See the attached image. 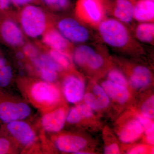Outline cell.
I'll list each match as a JSON object with an SVG mask.
<instances>
[{
  "label": "cell",
  "mask_w": 154,
  "mask_h": 154,
  "mask_svg": "<svg viewBox=\"0 0 154 154\" xmlns=\"http://www.w3.org/2000/svg\"><path fill=\"white\" fill-rule=\"evenodd\" d=\"M96 28L102 41L113 49L129 51L143 49L126 25L115 18L106 17Z\"/></svg>",
  "instance_id": "cell-1"
},
{
  "label": "cell",
  "mask_w": 154,
  "mask_h": 154,
  "mask_svg": "<svg viewBox=\"0 0 154 154\" xmlns=\"http://www.w3.org/2000/svg\"><path fill=\"white\" fill-rule=\"evenodd\" d=\"M19 20L24 33L31 38L43 35L49 28L45 12L39 7L28 5L20 12Z\"/></svg>",
  "instance_id": "cell-2"
},
{
  "label": "cell",
  "mask_w": 154,
  "mask_h": 154,
  "mask_svg": "<svg viewBox=\"0 0 154 154\" xmlns=\"http://www.w3.org/2000/svg\"><path fill=\"white\" fill-rule=\"evenodd\" d=\"M75 11L80 21L96 28L107 17L106 2L105 0H78Z\"/></svg>",
  "instance_id": "cell-3"
},
{
  "label": "cell",
  "mask_w": 154,
  "mask_h": 154,
  "mask_svg": "<svg viewBox=\"0 0 154 154\" xmlns=\"http://www.w3.org/2000/svg\"><path fill=\"white\" fill-rule=\"evenodd\" d=\"M59 31L71 43H84L91 40L92 33L88 25L79 19L66 17L57 23Z\"/></svg>",
  "instance_id": "cell-4"
},
{
  "label": "cell",
  "mask_w": 154,
  "mask_h": 154,
  "mask_svg": "<svg viewBox=\"0 0 154 154\" xmlns=\"http://www.w3.org/2000/svg\"><path fill=\"white\" fill-rule=\"evenodd\" d=\"M98 49L91 45H81L73 49V59L79 66L98 69L103 66L105 60Z\"/></svg>",
  "instance_id": "cell-5"
},
{
  "label": "cell",
  "mask_w": 154,
  "mask_h": 154,
  "mask_svg": "<svg viewBox=\"0 0 154 154\" xmlns=\"http://www.w3.org/2000/svg\"><path fill=\"white\" fill-rule=\"evenodd\" d=\"M30 107L24 103H14L4 99L0 93V120L5 123L18 121L28 117Z\"/></svg>",
  "instance_id": "cell-6"
},
{
  "label": "cell",
  "mask_w": 154,
  "mask_h": 154,
  "mask_svg": "<svg viewBox=\"0 0 154 154\" xmlns=\"http://www.w3.org/2000/svg\"><path fill=\"white\" fill-rule=\"evenodd\" d=\"M0 39L6 44L13 46L22 45L25 41L21 28L12 19L2 15L1 11Z\"/></svg>",
  "instance_id": "cell-7"
},
{
  "label": "cell",
  "mask_w": 154,
  "mask_h": 154,
  "mask_svg": "<svg viewBox=\"0 0 154 154\" xmlns=\"http://www.w3.org/2000/svg\"><path fill=\"white\" fill-rule=\"evenodd\" d=\"M30 94L34 101L46 105L55 104L60 96L57 88L47 82L35 83L31 88Z\"/></svg>",
  "instance_id": "cell-8"
},
{
  "label": "cell",
  "mask_w": 154,
  "mask_h": 154,
  "mask_svg": "<svg viewBox=\"0 0 154 154\" xmlns=\"http://www.w3.org/2000/svg\"><path fill=\"white\" fill-rule=\"evenodd\" d=\"M42 42L51 49L61 51L71 56L73 50L72 43L57 29L48 28L43 34Z\"/></svg>",
  "instance_id": "cell-9"
},
{
  "label": "cell",
  "mask_w": 154,
  "mask_h": 154,
  "mask_svg": "<svg viewBox=\"0 0 154 154\" xmlns=\"http://www.w3.org/2000/svg\"><path fill=\"white\" fill-rule=\"evenodd\" d=\"M134 3L131 0H115L111 6H107V13L125 25H129L134 21Z\"/></svg>",
  "instance_id": "cell-10"
},
{
  "label": "cell",
  "mask_w": 154,
  "mask_h": 154,
  "mask_svg": "<svg viewBox=\"0 0 154 154\" xmlns=\"http://www.w3.org/2000/svg\"><path fill=\"white\" fill-rule=\"evenodd\" d=\"M6 128L9 133L18 141L25 146H30L35 141L36 136L33 129L26 122L18 121L11 122Z\"/></svg>",
  "instance_id": "cell-11"
},
{
  "label": "cell",
  "mask_w": 154,
  "mask_h": 154,
  "mask_svg": "<svg viewBox=\"0 0 154 154\" xmlns=\"http://www.w3.org/2000/svg\"><path fill=\"white\" fill-rule=\"evenodd\" d=\"M63 92L68 102L72 103L79 102L85 94L84 83L75 76H69L64 81Z\"/></svg>",
  "instance_id": "cell-12"
},
{
  "label": "cell",
  "mask_w": 154,
  "mask_h": 154,
  "mask_svg": "<svg viewBox=\"0 0 154 154\" xmlns=\"http://www.w3.org/2000/svg\"><path fill=\"white\" fill-rule=\"evenodd\" d=\"M66 119L65 110L58 109L45 114L42 120V126L46 131L56 132L63 128Z\"/></svg>",
  "instance_id": "cell-13"
},
{
  "label": "cell",
  "mask_w": 154,
  "mask_h": 154,
  "mask_svg": "<svg viewBox=\"0 0 154 154\" xmlns=\"http://www.w3.org/2000/svg\"><path fill=\"white\" fill-rule=\"evenodd\" d=\"M56 143L61 151L75 153L86 146L87 142L81 137L66 135L59 137Z\"/></svg>",
  "instance_id": "cell-14"
},
{
  "label": "cell",
  "mask_w": 154,
  "mask_h": 154,
  "mask_svg": "<svg viewBox=\"0 0 154 154\" xmlns=\"http://www.w3.org/2000/svg\"><path fill=\"white\" fill-rule=\"evenodd\" d=\"M133 19L139 22H154V0H140L135 3Z\"/></svg>",
  "instance_id": "cell-15"
},
{
  "label": "cell",
  "mask_w": 154,
  "mask_h": 154,
  "mask_svg": "<svg viewBox=\"0 0 154 154\" xmlns=\"http://www.w3.org/2000/svg\"><path fill=\"white\" fill-rule=\"evenodd\" d=\"M102 87L108 97L119 103H124L129 99V91L125 86L106 81L102 83Z\"/></svg>",
  "instance_id": "cell-16"
},
{
  "label": "cell",
  "mask_w": 154,
  "mask_h": 154,
  "mask_svg": "<svg viewBox=\"0 0 154 154\" xmlns=\"http://www.w3.org/2000/svg\"><path fill=\"white\" fill-rule=\"evenodd\" d=\"M151 80V73L149 69L146 67L138 66L133 70L130 82L133 87L140 89L148 85Z\"/></svg>",
  "instance_id": "cell-17"
},
{
  "label": "cell",
  "mask_w": 154,
  "mask_h": 154,
  "mask_svg": "<svg viewBox=\"0 0 154 154\" xmlns=\"http://www.w3.org/2000/svg\"><path fill=\"white\" fill-rule=\"evenodd\" d=\"M143 128L138 120L129 122L122 130L119 137L124 143H131L135 140L140 136Z\"/></svg>",
  "instance_id": "cell-18"
},
{
  "label": "cell",
  "mask_w": 154,
  "mask_h": 154,
  "mask_svg": "<svg viewBox=\"0 0 154 154\" xmlns=\"http://www.w3.org/2000/svg\"><path fill=\"white\" fill-rule=\"evenodd\" d=\"M135 38L143 43L152 44L154 39V22H139L134 28Z\"/></svg>",
  "instance_id": "cell-19"
},
{
  "label": "cell",
  "mask_w": 154,
  "mask_h": 154,
  "mask_svg": "<svg viewBox=\"0 0 154 154\" xmlns=\"http://www.w3.org/2000/svg\"><path fill=\"white\" fill-rule=\"evenodd\" d=\"M48 54L63 68L68 69L70 66V56L53 49H50Z\"/></svg>",
  "instance_id": "cell-20"
},
{
  "label": "cell",
  "mask_w": 154,
  "mask_h": 154,
  "mask_svg": "<svg viewBox=\"0 0 154 154\" xmlns=\"http://www.w3.org/2000/svg\"><path fill=\"white\" fill-rule=\"evenodd\" d=\"M94 92L99 104V109L105 108L109 105L110 103L109 97L102 87L98 85L95 86L94 88Z\"/></svg>",
  "instance_id": "cell-21"
},
{
  "label": "cell",
  "mask_w": 154,
  "mask_h": 154,
  "mask_svg": "<svg viewBox=\"0 0 154 154\" xmlns=\"http://www.w3.org/2000/svg\"><path fill=\"white\" fill-rule=\"evenodd\" d=\"M12 77V69L6 64L0 69V88L8 87L11 83Z\"/></svg>",
  "instance_id": "cell-22"
},
{
  "label": "cell",
  "mask_w": 154,
  "mask_h": 154,
  "mask_svg": "<svg viewBox=\"0 0 154 154\" xmlns=\"http://www.w3.org/2000/svg\"><path fill=\"white\" fill-rule=\"evenodd\" d=\"M108 77L110 81L116 84L124 86L127 85V81L125 76L117 69H113L110 71L108 73Z\"/></svg>",
  "instance_id": "cell-23"
},
{
  "label": "cell",
  "mask_w": 154,
  "mask_h": 154,
  "mask_svg": "<svg viewBox=\"0 0 154 154\" xmlns=\"http://www.w3.org/2000/svg\"><path fill=\"white\" fill-rule=\"evenodd\" d=\"M142 113L145 117L152 119L154 116V96L149 98L143 103L141 108Z\"/></svg>",
  "instance_id": "cell-24"
},
{
  "label": "cell",
  "mask_w": 154,
  "mask_h": 154,
  "mask_svg": "<svg viewBox=\"0 0 154 154\" xmlns=\"http://www.w3.org/2000/svg\"><path fill=\"white\" fill-rule=\"evenodd\" d=\"M38 70L40 76L42 79L47 82H52L57 79V72L54 70L47 67H45Z\"/></svg>",
  "instance_id": "cell-25"
},
{
  "label": "cell",
  "mask_w": 154,
  "mask_h": 154,
  "mask_svg": "<svg viewBox=\"0 0 154 154\" xmlns=\"http://www.w3.org/2000/svg\"><path fill=\"white\" fill-rule=\"evenodd\" d=\"M45 4L53 9L63 10L68 8L69 5V0H42Z\"/></svg>",
  "instance_id": "cell-26"
},
{
  "label": "cell",
  "mask_w": 154,
  "mask_h": 154,
  "mask_svg": "<svg viewBox=\"0 0 154 154\" xmlns=\"http://www.w3.org/2000/svg\"><path fill=\"white\" fill-rule=\"evenodd\" d=\"M39 57L44 63L45 67L49 68L56 71L57 72L61 71L63 68L58 64L48 54H42L39 56Z\"/></svg>",
  "instance_id": "cell-27"
},
{
  "label": "cell",
  "mask_w": 154,
  "mask_h": 154,
  "mask_svg": "<svg viewBox=\"0 0 154 154\" xmlns=\"http://www.w3.org/2000/svg\"><path fill=\"white\" fill-rule=\"evenodd\" d=\"M83 118L81 111L77 106L70 110L67 117V120L69 123H76L79 122Z\"/></svg>",
  "instance_id": "cell-28"
},
{
  "label": "cell",
  "mask_w": 154,
  "mask_h": 154,
  "mask_svg": "<svg viewBox=\"0 0 154 154\" xmlns=\"http://www.w3.org/2000/svg\"><path fill=\"white\" fill-rule=\"evenodd\" d=\"M23 51L25 55L30 58L31 60L39 56L38 50L31 44L25 45L23 48Z\"/></svg>",
  "instance_id": "cell-29"
},
{
  "label": "cell",
  "mask_w": 154,
  "mask_h": 154,
  "mask_svg": "<svg viewBox=\"0 0 154 154\" xmlns=\"http://www.w3.org/2000/svg\"><path fill=\"white\" fill-rule=\"evenodd\" d=\"M84 100L86 105L93 110L99 109V104L95 96L91 93H87L84 96Z\"/></svg>",
  "instance_id": "cell-30"
},
{
  "label": "cell",
  "mask_w": 154,
  "mask_h": 154,
  "mask_svg": "<svg viewBox=\"0 0 154 154\" xmlns=\"http://www.w3.org/2000/svg\"><path fill=\"white\" fill-rule=\"evenodd\" d=\"M10 141L5 137H0V154H7L11 149Z\"/></svg>",
  "instance_id": "cell-31"
},
{
  "label": "cell",
  "mask_w": 154,
  "mask_h": 154,
  "mask_svg": "<svg viewBox=\"0 0 154 154\" xmlns=\"http://www.w3.org/2000/svg\"><path fill=\"white\" fill-rule=\"evenodd\" d=\"M137 119L138 121L140 123L145 131L154 126L153 122H152L151 119L145 117L143 115L139 116Z\"/></svg>",
  "instance_id": "cell-32"
},
{
  "label": "cell",
  "mask_w": 154,
  "mask_h": 154,
  "mask_svg": "<svg viewBox=\"0 0 154 154\" xmlns=\"http://www.w3.org/2000/svg\"><path fill=\"white\" fill-rule=\"evenodd\" d=\"M77 106L81 111L84 118H88L93 116V112L92 109L86 104H82Z\"/></svg>",
  "instance_id": "cell-33"
},
{
  "label": "cell",
  "mask_w": 154,
  "mask_h": 154,
  "mask_svg": "<svg viewBox=\"0 0 154 154\" xmlns=\"http://www.w3.org/2000/svg\"><path fill=\"white\" fill-rule=\"evenodd\" d=\"M119 153V149L116 144L113 143L107 146L105 149V153L107 154H118Z\"/></svg>",
  "instance_id": "cell-34"
},
{
  "label": "cell",
  "mask_w": 154,
  "mask_h": 154,
  "mask_svg": "<svg viewBox=\"0 0 154 154\" xmlns=\"http://www.w3.org/2000/svg\"><path fill=\"white\" fill-rule=\"evenodd\" d=\"M154 126L145 130L146 140L148 142L151 144H153L154 142Z\"/></svg>",
  "instance_id": "cell-35"
},
{
  "label": "cell",
  "mask_w": 154,
  "mask_h": 154,
  "mask_svg": "<svg viewBox=\"0 0 154 154\" xmlns=\"http://www.w3.org/2000/svg\"><path fill=\"white\" fill-rule=\"evenodd\" d=\"M146 152V149L144 146H140L131 150L128 153L132 154H144Z\"/></svg>",
  "instance_id": "cell-36"
},
{
  "label": "cell",
  "mask_w": 154,
  "mask_h": 154,
  "mask_svg": "<svg viewBox=\"0 0 154 154\" xmlns=\"http://www.w3.org/2000/svg\"><path fill=\"white\" fill-rule=\"evenodd\" d=\"M11 0H0V11H5L11 5Z\"/></svg>",
  "instance_id": "cell-37"
},
{
  "label": "cell",
  "mask_w": 154,
  "mask_h": 154,
  "mask_svg": "<svg viewBox=\"0 0 154 154\" xmlns=\"http://www.w3.org/2000/svg\"><path fill=\"white\" fill-rule=\"evenodd\" d=\"M36 0H11V2L15 5L20 6L27 5Z\"/></svg>",
  "instance_id": "cell-38"
},
{
  "label": "cell",
  "mask_w": 154,
  "mask_h": 154,
  "mask_svg": "<svg viewBox=\"0 0 154 154\" xmlns=\"http://www.w3.org/2000/svg\"><path fill=\"white\" fill-rule=\"evenodd\" d=\"M6 64L7 63H6L5 59L4 57H2L0 58V69Z\"/></svg>",
  "instance_id": "cell-39"
},
{
  "label": "cell",
  "mask_w": 154,
  "mask_h": 154,
  "mask_svg": "<svg viewBox=\"0 0 154 154\" xmlns=\"http://www.w3.org/2000/svg\"><path fill=\"white\" fill-rule=\"evenodd\" d=\"M18 57L19 58H22L24 57V54L22 53H19L18 54Z\"/></svg>",
  "instance_id": "cell-40"
},
{
  "label": "cell",
  "mask_w": 154,
  "mask_h": 154,
  "mask_svg": "<svg viewBox=\"0 0 154 154\" xmlns=\"http://www.w3.org/2000/svg\"><path fill=\"white\" fill-rule=\"evenodd\" d=\"M2 55H1V53H0V58H1V57H2Z\"/></svg>",
  "instance_id": "cell-41"
}]
</instances>
